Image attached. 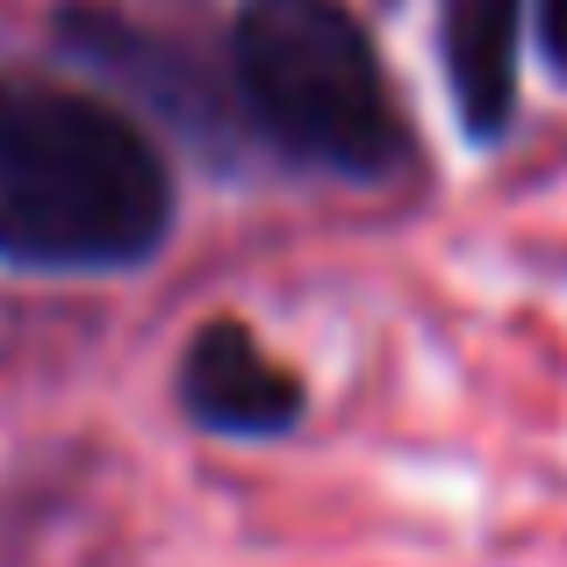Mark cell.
<instances>
[{
	"mask_svg": "<svg viewBox=\"0 0 567 567\" xmlns=\"http://www.w3.org/2000/svg\"><path fill=\"white\" fill-rule=\"evenodd\" d=\"M539 43H546V58L567 72V0H539Z\"/></svg>",
	"mask_w": 567,
	"mask_h": 567,
	"instance_id": "5b68a950",
	"label": "cell"
},
{
	"mask_svg": "<svg viewBox=\"0 0 567 567\" xmlns=\"http://www.w3.org/2000/svg\"><path fill=\"white\" fill-rule=\"evenodd\" d=\"M173 173L101 94L0 72V259L115 274L166 245Z\"/></svg>",
	"mask_w": 567,
	"mask_h": 567,
	"instance_id": "6da1fadb",
	"label": "cell"
},
{
	"mask_svg": "<svg viewBox=\"0 0 567 567\" xmlns=\"http://www.w3.org/2000/svg\"><path fill=\"white\" fill-rule=\"evenodd\" d=\"M181 410L202 431H230V439H280L302 424V381L251 338V323H202L181 360Z\"/></svg>",
	"mask_w": 567,
	"mask_h": 567,
	"instance_id": "3957f363",
	"label": "cell"
},
{
	"mask_svg": "<svg viewBox=\"0 0 567 567\" xmlns=\"http://www.w3.org/2000/svg\"><path fill=\"white\" fill-rule=\"evenodd\" d=\"M230 72L251 130L302 166L346 181H388L410 166V123L374 37L346 0H237Z\"/></svg>",
	"mask_w": 567,
	"mask_h": 567,
	"instance_id": "7a4b0ae2",
	"label": "cell"
},
{
	"mask_svg": "<svg viewBox=\"0 0 567 567\" xmlns=\"http://www.w3.org/2000/svg\"><path fill=\"white\" fill-rule=\"evenodd\" d=\"M517 37H525V0H439V58L445 86H453V115L482 144L511 130Z\"/></svg>",
	"mask_w": 567,
	"mask_h": 567,
	"instance_id": "277c9868",
	"label": "cell"
}]
</instances>
